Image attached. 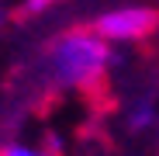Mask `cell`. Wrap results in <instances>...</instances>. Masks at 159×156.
Wrapping results in <instances>:
<instances>
[{
	"instance_id": "6da1fadb",
	"label": "cell",
	"mask_w": 159,
	"mask_h": 156,
	"mask_svg": "<svg viewBox=\"0 0 159 156\" xmlns=\"http://www.w3.org/2000/svg\"><path fill=\"white\" fill-rule=\"evenodd\" d=\"M121 52L104 42L93 28H73L66 35H59L48 49V80L62 87V90H80V87H90L104 69H114L121 66Z\"/></svg>"
},
{
	"instance_id": "3957f363",
	"label": "cell",
	"mask_w": 159,
	"mask_h": 156,
	"mask_svg": "<svg viewBox=\"0 0 159 156\" xmlns=\"http://www.w3.org/2000/svg\"><path fill=\"white\" fill-rule=\"evenodd\" d=\"M156 121H159V108H156L152 97H135L125 111V125H128L131 135H142L149 128H156Z\"/></svg>"
},
{
	"instance_id": "8992f818",
	"label": "cell",
	"mask_w": 159,
	"mask_h": 156,
	"mask_svg": "<svg viewBox=\"0 0 159 156\" xmlns=\"http://www.w3.org/2000/svg\"><path fill=\"white\" fill-rule=\"evenodd\" d=\"M0 28H4V0H0Z\"/></svg>"
},
{
	"instance_id": "277c9868",
	"label": "cell",
	"mask_w": 159,
	"mask_h": 156,
	"mask_svg": "<svg viewBox=\"0 0 159 156\" xmlns=\"http://www.w3.org/2000/svg\"><path fill=\"white\" fill-rule=\"evenodd\" d=\"M0 156H62V153H52L45 146H31V142H7L0 149Z\"/></svg>"
},
{
	"instance_id": "7a4b0ae2",
	"label": "cell",
	"mask_w": 159,
	"mask_h": 156,
	"mask_svg": "<svg viewBox=\"0 0 159 156\" xmlns=\"http://www.w3.org/2000/svg\"><path fill=\"white\" fill-rule=\"evenodd\" d=\"M159 14L145 4H128V7H114V11H104L97 14V21L90 28L111 45H128V42H139L145 35L156 31Z\"/></svg>"
},
{
	"instance_id": "5b68a950",
	"label": "cell",
	"mask_w": 159,
	"mask_h": 156,
	"mask_svg": "<svg viewBox=\"0 0 159 156\" xmlns=\"http://www.w3.org/2000/svg\"><path fill=\"white\" fill-rule=\"evenodd\" d=\"M48 4H56V0H24V7H28V14H38V11H45Z\"/></svg>"
}]
</instances>
